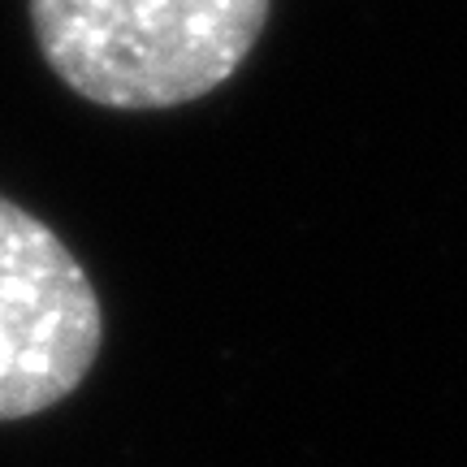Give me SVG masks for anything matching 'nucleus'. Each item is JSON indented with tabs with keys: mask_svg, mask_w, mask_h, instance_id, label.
Masks as SVG:
<instances>
[{
	"mask_svg": "<svg viewBox=\"0 0 467 467\" xmlns=\"http://www.w3.org/2000/svg\"><path fill=\"white\" fill-rule=\"evenodd\" d=\"M61 83L121 113L203 100L251 57L273 0H26Z\"/></svg>",
	"mask_w": 467,
	"mask_h": 467,
	"instance_id": "f257e3e1",
	"label": "nucleus"
},
{
	"mask_svg": "<svg viewBox=\"0 0 467 467\" xmlns=\"http://www.w3.org/2000/svg\"><path fill=\"white\" fill-rule=\"evenodd\" d=\"M100 347V295L78 255L0 195V424L69 399Z\"/></svg>",
	"mask_w": 467,
	"mask_h": 467,
	"instance_id": "f03ea898",
	"label": "nucleus"
}]
</instances>
